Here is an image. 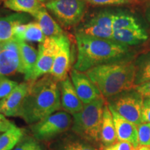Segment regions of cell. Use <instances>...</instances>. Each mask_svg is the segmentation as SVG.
<instances>
[{"label":"cell","mask_w":150,"mask_h":150,"mask_svg":"<svg viewBox=\"0 0 150 150\" xmlns=\"http://www.w3.org/2000/svg\"><path fill=\"white\" fill-rule=\"evenodd\" d=\"M30 86L22 104L20 117L28 124H35L61 110L59 82L51 74L29 81Z\"/></svg>","instance_id":"cell-1"},{"label":"cell","mask_w":150,"mask_h":150,"mask_svg":"<svg viewBox=\"0 0 150 150\" xmlns=\"http://www.w3.org/2000/svg\"><path fill=\"white\" fill-rule=\"evenodd\" d=\"M136 61L127 56L117 61L97 65L86 74L96 85L105 99L135 88Z\"/></svg>","instance_id":"cell-2"},{"label":"cell","mask_w":150,"mask_h":150,"mask_svg":"<svg viewBox=\"0 0 150 150\" xmlns=\"http://www.w3.org/2000/svg\"><path fill=\"white\" fill-rule=\"evenodd\" d=\"M77 58L74 68L86 72L97 65L129 56L128 45L112 39L99 38L75 33Z\"/></svg>","instance_id":"cell-3"},{"label":"cell","mask_w":150,"mask_h":150,"mask_svg":"<svg viewBox=\"0 0 150 150\" xmlns=\"http://www.w3.org/2000/svg\"><path fill=\"white\" fill-rule=\"evenodd\" d=\"M106 100L104 97L89 104H84L81 111L72 115L73 122L71 129L79 138L95 145H101L102 128L104 108Z\"/></svg>","instance_id":"cell-4"},{"label":"cell","mask_w":150,"mask_h":150,"mask_svg":"<svg viewBox=\"0 0 150 150\" xmlns=\"http://www.w3.org/2000/svg\"><path fill=\"white\" fill-rule=\"evenodd\" d=\"M144 97L135 89L122 92L108 99L107 103L115 111L137 127L143 123Z\"/></svg>","instance_id":"cell-5"},{"label":"cell","mask_w":150,"mask_h":150,"mask_svg":"<svg viewBox=\"0 0 150 150\" xmlns=\"http://www.w3.org/2000/svg\"><path fill=\"white\" fill-rule=\"evenodd\" d=\"M85 0H50L45 7L65 27L80 24L86 10Z\"/></svg>","instance_id":"cell-6"},{"label":"cell","mask_w":150,"mask_h":150,"mask_svg":"<svg viewBox=\"0 0 150 150\" xmlns=\"http://www.w3.org/2000/svg\"><path fill=\"white\" fill-rule=\"evenodd\" d=\"M73 117L66 111H58L35 123L31 127L33 136L39 140H49L72 127Z\"/></svg>","instance_id":"cell-7"},{"label":"cell","mask_w":150,"mask_h":150,"mask_svg":"<svg viewBox=\"0 0 150 150\" xmlns=\"http://www.w3.org/2000/svg\"><path fill=\"white\" fill-rule=\"evenodd\" d=\"M113 13L114 12L108 10L97 13L80 24L76 28V33L99 38L112 39Z\"/></svg>","instance_id":"cell-8"},{"label":"cell","mask_w":150,"mask_h":150,"mask_svg":"<svg viewBox=\"0 0 150 150\" xmlns=\"http://www.w3.org/2000/svg\"><path fill=\"white\" fill-rule=\"evenodd\" d=\"M54 38L57 45V51L50 74L58 82H61L68 77V73L70 70V42L65 33L54 37Z\"/></svg>","instance_id":"cell-9"},{"label":"cell","mask_w":150,"mask_h":150,"mask_svg":"<svg viewBox=\"0 0 150 150\" xmlns=\"http://www.w3.org/2000/svg\"><path fill=\"white\" fill-rule=\"evenodd\" d=\"M20 52L15 38L0 43V76H11L19 72Z\"/></svg>","instance_id":"cell-10"},{"label":"cell","mask_w":150,"mask_h":150,"mask_svg":"<svg viewBox=\"0 0 150 150\" xmlns=\"http://www.w3.org/2000/svg\"><path fill=\"white\" fill-rule=\"evenodd\" d=\"M57 45L54 38H47L38 45V55L29 81H33L41 76L50 74L55 58Z\"/></svg>","instance_id":"cell-11"},{"label":"cell","mask_w":150,"mask_h":150,"mask_svg":"<svg viewBox=\"0 0 150 150\" xmlns=\"http://www.w3.org/2000/svg\"><path fill=\"white\" fill-rule=\"evenodd\" d=\"M70 79L77 95L83 104H89L103 97L98 88L86 72L74 68L70 72Z\"/></svg>","instance_id":"cell-12"},{"label":"cell","mask_w":150,"mask_h":150,"mask_svg":"<svg viewBox=\"0 0 150 150\" xmlns=\"http://www.w3.org/2000/svg\"><path fill=\"white\" fill-rule=\"evenodd\" d=\"M29 86V81L19 84L9 95L0 99V112L8 117H20L22 104Z\"/></svg>","instance_id":"cell-13"},{"label":"cell","mask_w":150,"mask_h":150,"mask_svg":"<svg viewBox=\"0 0 150 150\" xmlns=\"http://www.w3.org/2000/svg\"><path fill=\"white\" fill-rule=\"evenodd\" d=\"M61 106L65 111L74 115L83 109L84 104L75 91L71 79L67 77L60 82Z\"/></svg>","instance_id":"cell-14"},{"label":"cell","mask_w":150,"mask_h":150,"mask_svg":"<svg viewBox=\"0 0 150 150\" xmlns=\"http://www.w3.org/2000/svg\"><path fill=\"white\" fill-rule=\"evenodd\" d=\"M108 107L112 112L118 141L129 142L135 148L138 147V127L118 114L109 105Z\"/></svg>","instance_id":"cell-15"},{"label":"cell","mask_w":150,"mask_h":150,"mask_svg":"<svg viewBox=\"0 0 150 150\" xmlns=\"http://www.w3.org/2000/svg\"><path fill=\"white\" fill-rule=\"evenodd\" d=\"M17 40L19 42L20 52V66L18 72L24 74L25 80L29 81L36 63L38 51L25 41Z\"/></svg>","instance_id":"cell-16"},{"label":"cell","mask_w":150,"mask_h":150,"mask_svg":"<svg viewBox=\"0 0 150 150\" xmlns=\"http://www.w3.org/2000/svg\"><path fill=\"white\" fill-rule=\"evenodd\" d=\"M100 140L104 149L114 145L118 141L112 112L108 107L107 101L104 108Z\"/></svg>","instance_id":"cell-17"},{"label":"cell","mask_w":150,"mask_h":150,"mask_svg":"<svg viewBox=\"0 0 150 150\" xmlns=\"http://www.w3.org/2000/svg\"><path fill=\"white\" fill-rule=\"evenodd\" d=\"M112 40L126 45H136L145 42L148 39L147 33L142 27L127 28L113 31Z\"/></svg>","instance_id":"cell-18"},{"label":"cell","mask_w":150,"mask_h":150,"mask_svg":"<svg viewBox=\"0 0 150 150\" xmlns=\"http://www.w3.org/2000/svg\"><path fill=\"white\" fill-rule=\"evenodd\" d=\"M29 17L22 13H14L6 17H0V43L13 38V29L17 24H26Z\"/></svg>","instance_id":"cell-19"},{"label":"cell","mask_w":150,"mask_h":150,"mask_svg":"<svg viewBox=\"0 0 150 150\" xmlns=\"http://www.w3.org/2000/svg\"><path fill=\"white\" fill-rule=\"evenodd\" d=\"M33 17L35 18L36 22L47 38H54L64 34L62 28L48 13L45 7L38 11Z\"/></svg>","instance_id":"cell-20"},{"label":"cell","mask_w":150,"mask_h":150,"mask_svg":"<svg viewBox=\"0 0 150 150\" xmlns=\"http://www.w3.org/2000/svg\"><path fill=\"white\" fill-rule=\"evenodd\" d=\"M6 8L33 16L44 6L39 0H4Z\"/></svg>","instance_id":"cell-21"},{"label":"cell","mask_w":150,"mask_h":150,"mask_svg":"<svg viewBox=\"0 0 150 150\" xmlns=\"http://www.w3.org/2000/svg\"><path fill=\"white\" fill-rule=\"evenodd\" d=\"M135 87L150 81V52L140 55L136 61Z\"/></svg>","instance_id":"cell-22"},{"label":"cell","mask_w":150,"mask_h":150,"mask_svg":"<svg viewBox=\"0 0 150 150\" xmlns=\"http://www.w3.org/2000/svg\"><path fill=\"white\" fill-rule=\"evenodd\" d=\"M141 27L139 22L130 13L122 11L114 12L112 17V29L113 31L127 28Z\"/></svg>","instance_id":"cell-23"},{"label":"cell","mask_w":150,"mask_h":150,"mask_svg":"<svg viewBox=\"0 0 150 150\" xmlns=\"http://www.w3.org/2000/svg\"><path fill=\"white\" fill-rule=\"evenodd\" d=\"M18 40L29 41V42H38L39 43L44 42L47 39L45 35L42 32L39 24L37 22H29L27 24V27L24 32L18 38H16Z\"/></svg>","instance_id":"cell-24"},{"label":"cell","mask_w":150,"mask_h":150,"mask_svg":"<svg viewBox=\"0 0 150 150\" xmlns=\"http://www.w3.org/2000/svg\"><path fill=\"white\" fill-rule=\"evenodd\" d=\"M24 132L18 127L6 131L0 136V150H11L21 140Z\"/></svg>","instance_id":"cell-25"},{"label":"cell","mask_w":150,"mask_h":150,"mask_svg":"<svg viewBox=\"0 0 150 150\" xmlns=\"http://www.w3.org/2000/svg\"><path fill=\"white\" fill-rule=\"evenodd\" d=\"M100 148H97L93 144L80 139H70L67 140L63 143L62 150H101Z\"/></svg>","instance_id":"cell-26"},{"label":"cell","mask_w":150,"mask_h":150,"mask_svg":"<svg viewBox=\"0 0 150 150\" xmlns=\"http://www.w3.org/2000/svg\"><path fill=\"white\" fill-rule=\"evenodd\" d=\"M138 146L150 147V123L143 122L138 126Z\"/></svg>","instance_id":"cell-27"},{"label":"cell","mask_w":150,"mask_h":150,"mask_svg":"<svg viewBox=\"0 0 150 150\" xmlns=\"http://www.w3.org/2000/svg\"><path fill=\"white\" fill-rule=\"evenodd\" d=\"M18 85L14 81L5 77V76H0V99L9 95Z\"/></svg>","instance_id":"cell-28"},{"label":"cell","mask_w":150,"mask_h":150,"mask_svg":"<svg viewBox=\"0 0 150 150\" xmlns=\"http://www.w3.org/2000/svg\"><path fill=\"white\" fill-rule=\"evenodd\" d=\"M86 2L93 6H116L128 4L134 0H85Z\"/></svg>","instance_id":"cell-29"},{"label":"cell","mask_w":150,"mask_h":150,"mask_svg":"<svg viewBox=\"0 0 150 150\" xmlns=\"http://www.w3.org/2000/svg\"><path fill=\"white\" fill-rule=\"evenodd\" d=\"M14 150H42V149L36 141L30 139L19 144Z\"/></svg>","instance_id":"cell-30"},{"label":"cell","mask_w":150,"mask_h":150,"mask_svg":"<svg viewBox=\"0 0 150 150\" xmlns=\"http://www.w3.org/2000/svg\"><path fill=\"white\" fill-rule=\"evenodd\" d=\"M142 120L143 122L150 123V96L144 97L142 104Z\"/></svg>","instance_id":"cell-31"},{"label":"cell","mask_w":150,"mask_h":150,"mask_svg":"<svg viewBox=\"0 0 150 150\" xmlns=\"http://www.w3.org/2000/svg\"><path fill=\"white\" fill-rule=\"evenodd\" d=\"M16 127V126L13 123L9 121L4 115L0 112V132H6Z\"/></svg>","instance_id":"cell-32"},{"label":"cell","mask_w":150,"mask_h":150,"mask_svg":"<svg viewBox=\"0 0 150 150\" xmlns=\"http://www.w3.org/2000/svg\"><path fill=\"white\" fill-rule=\"evenodd\" d=\"M134 89L141 94L143 97L150 96V81L142 85L136 86Z\"/></svg>","instance_id":"cell-33"},{"label":"cell","mask_w":150,"mask_h":150,"mask_svg":"<svg viewBox=\"0 0 150 150\" xmlns=\"http://www.w3.org/2000/svg\"><path fill=\"white\" fill-rule=\"evenodd\" d=\"M113 145L115 150H134L135 147L130 142L126 141H117Z\"/></svg>","instance_id":"cell-34"},{"label":"cell","mask_w":150,"mask_h":150,"mask_svg":"<svg viewBox=\"0 0 150 150\" xmlns=\"http://www.w3.org/2000/svg\"><path fill=\"white\" fill-rule=\"evenodd\" d=\"M146 18H147L148 21L150 22V2L147 6V11H146Z\"/></svg>","instance_id":"cell-35"},{"label":"cell","mask_w":150,"mask_h":150,"mask_svg":"<svg viewBox=\"0 0 150 150\" xmlns=\"http://www.w3.org/2000/svg\"><path fill=\"white\" fill-rule=\"evenodd\" d=\"M134 150H150V147L147 146H138V147L135 148Z\"/></svg>","instance_id":"cell-36"},{"label":"cell","mask_w":150,"mask_h":150,"mask_svg":"<svg viewBox=\"0 0 150 150\" xmlns=\"http://www.w3.org/2000/svg\"><path fill=\"white\" fill-rule=\"evenodd\" d=\"M103 150H115V149H114L113 145H111V146H110V147L104 148V149Z\"/></svg>","instance_id":"cell-37"},{"label":"cell","mask_w":150,"mask_h":150,"mask_svg":"<svg viewBox=\"0 0 150 150\" xmlns=\"http://www.w3.org/2000/svg\"><path fill=\"white\" fill-rule=\"evenodd\" d=\"M39 1H40L41 3H45L46 4L47 1H50V0H39Z\"/></svg>","instance_id":"cell-38"}]
</instances>
